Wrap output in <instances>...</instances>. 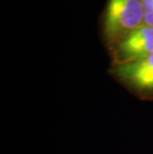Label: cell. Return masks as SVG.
I'll use <instances>...</instances> for the list:
<instances>
[{
	"label": "cell",
	"mask_w": 153,
	"mask_h": 154,
	"mask_svg": "<svg viewBox=\"0 0 153 154\" xmlns=\"http://www.w3.org/2000/svg\"><path fill=\"white\" fill-rule=\"evenodd\" d=\"M109 72L137 99L153 100V53L127 63L112 64Z\"/></svg>",
	"instance_id": "2"
},
{
	"label": "cell",
	"mask_w": 153,
	"mask_h": 154,
	"mask_svg": "<svg viewBox=\"0 0 153 154\" xmlns=\"http://www.w3.org/2000/svg\"><path fill=\"white\" fill-rule=\"evenodd\" d=\"M144 10V25L153 26V0H141Z\"/></svg>",
	"instance_id": "4"
},
{
	"label": "cell",
	"mask_w": 153,
	"mask_h": 154,
	"mask_svg": "<svg viewBox=\"0 0 153 154\" xmlns=\"http://www.w3.org/2000/svg\"><path fill=\"white\" fill-rule=\"evenodd\" d=\"M112 64H123L153 53V26L142 25L121 39L112 48Z\"/></svg>",
	"instance_id": "3"
},
{
	"label": "cell",
	"mask_w": 153,
	"mask_h": 154,
	"mask_svg": "<svg viewBox=\"0 0 153 154\" xmlns=\"http://www.w3.org/2000/svg\"><path fill=\"white\" fill-rule=\"evenodd\" d=\"M144 25L141 0H109L103 20V37L109 49Z\"/></svg>",
	"instance_id": "1"
}]
</instances>
